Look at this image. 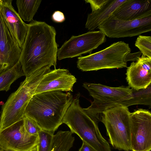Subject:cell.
<instances>
[{"label":"cell","mask_w":151,"mask_h":151,"mask_svg":"<svg viewBox=\"0 0 151 151\" xmlns=\"http://www.w3.org/2000/svg\"><path fill=\"white\" fill-rule=\"evenodd\" d=\"M27 25L19 60L26 77L45 66H53L55 68L58 49L53 27L35 20Z\"/></svg>","instance_id":"1"},{"label":"cell","mask_w":151,"mask_h":151,"mask_svg":"<svg viewBox=\"0 0 151 151\" xmlns=\"http://www.w3.org/2000/svg\"><path fill=\"white\" fill-rule=\"evenodd\" d=\"M73 96L59 91L44 92L33 95L24 114L34 119L42 130L52 134L62 123Z\"/></svg>","instance_id":"2"},{"label":"cell","mask_w":151,"mask_h":151,"mask_svg":"<svg viewBox=\"0 0 151 151\" xmlns=\"http://www.w3.org/2000/svg\"><path fill=\"white\" fill-rule=\"evenodd\" d=\"M46 66L37 70L22 82L17 89L12 93L2 108L0 130L23 119L26 108L40 81L51 70Z\"/></svg>","instance_id":"3"},{"label":"cell","mask_w":151,"mask_h":151,"mask_svg":"<svg viewBox=\"0 0 151 151\" xmlns=\"http://www.w3.org/2000/svg\"><path fill=\"white\" fill-rule=\"evenodd\" d=\"M80 93L68 107L62 120L73 133L97 151H111L108 142L101 134L98 124L84 112L79 104Z\"/></svg>","instance_id":"4"},{"label":"cell","mask_w":151,"mask_h":151,"mask_svg":"<svg viewBox=\"0 0 151 151\" xmlns=\"http://www.w3.org/2000/svg\"><path fill=\"white\" fill-rule=\"evenodd\" d=\"M83 86L93 99L91 105L83 109L96 124L101 122L103 112L109 108L119 105L132 97L129 86L111 87L100 83L85 82Z\"/></svg>","instance_id":"5"},{"label":"cell","mask_w":151,"mask_h":151,"mask_svg":"<svg viewBox=\"0 0 151 151\" xmlns=\"http://www.w3.org/2000/svg\"><path fill=\"white\" fill-rule=\"evenodd\" d=\"M131 51L128 44L114 42L100 51L78 57L77 67L83 71L127 68L125 59Z\"/></svg>","instance_id":"6"},{"label":"cell","mask_w":151,"mask_h":151,"mask_svg":"<svg viewBox=\"0 0 151 151\" xmlns=\"http://www.w3.org/2000/svg\"><path fill=\"white\" fill-rule=\"evenodd\" d=\"M128 107L118 106L103 113L101 122L105 125L110 142L115 149L131 150L130 114Z\"/></svg>","instance_id":"7"},{"label":"cell","mask_w":151,"mask_h":151,"mask_svg":"<svg viewBox=\"0 0 151 151\" xmlns=\"http://www.w3.org/2000/svg\"><path fill=\"white\" fill-rule=\"evenodd\" d=\"M111 38L131 37L151 31V16L132 20L119 19L112 14L97 28Z\"/></svg>","instance_id":"8"},{"label":"cell","mask_w":151,"mask_h":151,"mask_svg":"<svg viewBox=\"0 0 151 151\" xmlns=\"http://www.w3.org/2000/svg\"><path fill=\"white\" fill-rule=\"evenodd\" d=\"M106 40V35L100 30L89 31L78 36L73 35L58 49V59L61 60L91 53Z\"/></svg>","instance_id":"9"},{"label":"cell","mask_w":151,"mask_h":151,"mask_svg":"<svg viewBox=\"0 0 151 151\" xmlns=\"http://www.w3.org/2000/svg\"><path fill=\"white\" fill-rule=\"evenodd\" d=\"M131 150L150 151L151 113L138 109L130 114Z\"/></svg>","instance_id":"10"},{"label":"cell","mask_w":151,"mask_h":151,"mask_svg":"<svg viewBox=\"0 0 151 151\" xmlns=\"http://www.w3.org/2000/svg\"><path fill=\"white\" fill-rule=\"evenodd\" d=\"M38 136L29 134L23 119L0 130V148L4 151H28L38 144Z\"/></svg>","instance_id":"11"},{"label":"cell","mask_w":151,"mask_h":151,"mask_svg":"<svg viewBox=\"0 0 151 151\" xmlns=\"http://www.w3.org/2000/svg\"><path fill=\"white\" fill-rule=\"evenodd\" d=\"M21 52L0 11V73L12 68L19 61Z\"/></svg>","instance_id":"12"},{"label":"cell","mask_w":151,"mask_h":151,"mask_svg":"<svg viewBox=\"0 0 151 151\" xmlns=\"http://www.w3.org/2000/svg\"><path fill=\"white\" fill-rule=\"evenodd\" d=\"M76 80L67 69L51 70L40 81L34 94L49 91H73V86Z\"/></svg>","instance_id":"13"},{"label":"cell","mask_w":151,"mask_h":151,"mask_svg":"<svg viewBox=\"0 0 151 151\" xmlns=\"http://www.w3.org/2000/svg\"><path fill=\"white\" fill-rule=\"evenodd\" d=\"M136 61L127 67L126 80L131 88L145 89L151 84V58L142 55Z\"/></svg>","instance_id":"14"},{"label":"cell","mask_w":151,"mask_h":151,"mask_svg":"<svg viewBox=\"0 0 151 151\" xmlns=\"http://www.w3.org/2000/svg\"><path fill=\"white\" fill-rule=\"evenodd\" d=\"M12 0H2L0 11L14 40L21 49L28 30V25L20 18L12 5Z\"/></svg>","instance_id":"15"},{"label":"cell","mask_w":151,"mask_h":151,"mask_svg":"<svg viewBox=\"0 0 151 151\" xmlns=\"http://www.w3.org/2000/svg\"><path fill=\"white\" fill-rule=\"evenodd\" d=\"M125 21L143 19L151 16V0H126L112 14Z\"/></svg>","instance_id":"16"},{"label":"cell","mask_w":151,"mask_h":151,"mask_svg":"<svg viewBox=\"0 0 151 151\" xmlns=\"http://www.w3.org/2000/svg\"><path fill=\"white\" fill-rule=\"evenodd\" d=\"M126 0H108L100 9L88 15L85 28L92 31L97 27Z\"/></svg>","instance_id":"17"},{"label":"cell","mask_w":151,"mask_h":151,"mask_svg":"<svg viewBox=\"0 0 151 151\" xmlns=\"http://www.w3.org/2000/svg\"><path fill=\"white\" fill-rule=\"evenodd\" d=\"M41 1L40 0H17L18 13L20 18L25 21H33V18L37 12Z\"/></svg>","instance_id":"18"},{"label":"cell","mask_w":151,"mask_h":151,"mask_svg":"<svg viewBox=\"0 0 151 151\" xmlns=\"http://www.w3.org/2000/svg\"><path fill=\"white\" fill-rule=\"evenodd\" d=\"M23 76L21 65L18 61L12 68L0 73V91H8L12 83Z\"/></svg>","instance_id":"19"},{"label":"cell","mask_w":151,"mask_h":151,"mask_svg":"<svg viewBox=\"0 0 151 151\" xmlns=\"http://www.w3.org/2000/svg\"><path fill=\"white\" fill-rule=\"evenodd\" d=\"M74 140L70 131H59L53 135L51 151H69Z\"/></svg>","instance_id":"20"},{"label":"cell","mask_w":151,"mask_h":151,"mask_svg":"<svg viewBox=\"0 0 151 151\" xmlns=\"http://www.w3.org/2000/svg\"><path fill=\"white\" fill-rule=\"evenodd\" d=\"M132 97L119 106L127 107L133 105L142 104L151 107V84L145 89L136 90L132 89Z\"/></svg>","instance_id":"21"},{"label":"cell","mask_w":151,"mask_h":151,"mask_svg":"<svg viewBox=\"0 0 151 151\" xmlns=\"http://www.w3.org/2000/svg\"><path fill=\"white\" fill-rule=\"evenodd\" d=\"M53 134L42 130L38 133V151H51Z\"/></svg>","instance_id":"22"},{"label":"cell","mask_w":151,"mask_h":151,"mask_svg":"<svg viewBox=\"0 0 151 151\" xmlns=\"http://www.w3.org/2000/svg\"><path fill=\"white\" fill-rule=\"evenodd\" d=\"M135 45L140 50L142 55L151 58V37L141 35L137 37Z\"/></svg>","instance_id":"23"},{"label":"cell","mask_w":151,"mask_h":151,"mask_svg":"<svg viewBox=\"0 0 151 151\" xmlns=\"http://www.w3.org/2000/svg\"><path fill=\"white\" fill-rule=\"evenodd\" d=\"M24 126L26 131L30 134L38 135L42 130L36 122L33 119L24 115L23 118Z\"/></svg>","instance_id":"24"},{"label":"cell","mask_w":151,"mask_h":151,"mask_svg":"<svg viewBox=\"0 0 151 151\" xmlns=\"http://www.w3.org/2000/svg\"><path fill=\"white\" fill-rule=\"evenodd\" d=\"M86 3L90 4L91 12H95L100 9L108 1V0H86Z\"/></svg>","instance_id":"25"},{"label":"cell","mask_w":151,"mask_h":151,"mask_svg":"<svg viewBox=\"0 0 151 151\" xmlns=\"http://www.w3.org/2000/svg\"><path fill=\"white\" fill-rule=\"evenodd\" d=\"M52 19L54 22L58 23L62 22L65 20L63 13L59 11L54 12L52 15Z\"/></svg>","instance_id":"26"},{"label":"cell","mask_w":151,"mask_h":151,"mask_svg":"<svg viewBox=\"0 0 151 151\" xmlns=\"http://www.w3.org/2000/svg\"><path fill=\"white\" fill-rule=\"evenodd\" d=\"M142 53L140 51L134 53H128L126 56L125 60L126 62L129 61H137L138 58L140 57Z\"/></svg>","instance_id":"27"},{"label":"cell","mask_w":151,"mask_h":151,"mask_svg":"<svg viewBox=\"0 0 151 151\" xmlns=\"http://www.w3.org/2000/svg\"><path fill=\"white\" fill-rule=\"evenodd\" d=\"M79 151H97L92 147L83 141L81 147L79 150Z\"/></svg>","instance_id":"28"},{"label":"cell","mask_w":151,"mask_h":151,"mask_svg":"<svg viewBox=\"0 0 151 151\" xmlns=\"http://www.w3.org/2000/svg\"><path fill=\"white\" fill-rule=\"evenodd\" d=\"M28 151H38L37 145Z\"/></svg>","instance_id":"29"},{"label":"cell","mask_w":151,"mask_h":151,"mask_svg":"<svg viewBox=\"0 0 151 151\" xmlns=\"http://www.w3.org/2000/svg\"><path fill=\"white\" fill-rule=\"evenodd\" d=\"M3 2L2 0H0V11L1 9V7L2 5Z\"/></svg>","instance_id":"30"},{"label":"cell","mask_w":151,"mask_h":151,"mask_svg":"<svg viewBox=\"0 0 151 151\" xmlns=\"http://www.w3.org/2000/svg\"><path fill=\"white\" fill-rule=\"evenodd\" d=\"M0 151H4L0 148Z\"/></svg>","instance_id":"31"}]
</instances>
